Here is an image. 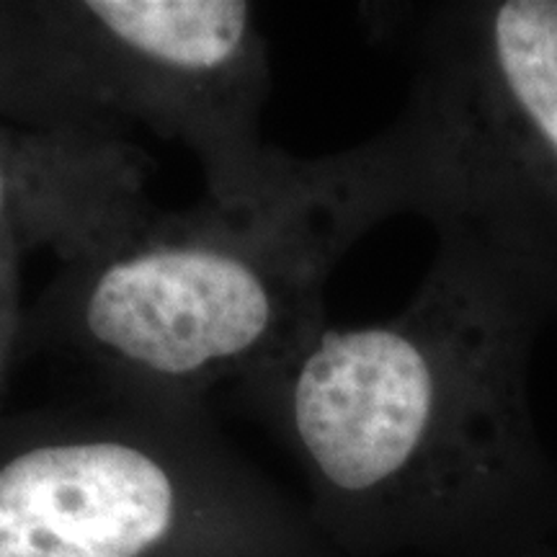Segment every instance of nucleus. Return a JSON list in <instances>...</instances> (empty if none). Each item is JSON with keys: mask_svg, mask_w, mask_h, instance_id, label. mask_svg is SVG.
I'll list each match as a JSON object with an SVG mask.
<instances>
[{"mask_svg": "<svg viewBox=\"0 0 557 557\" xmlns=\"http://www.w3.org/2000/svg\"><path fill=\"white\" fill-rule=\"evenodd\" d=\"M148 158L124 137L45 129L0 145V225L65 261L120 238L156 212Z\"/></svg>", "mask_w": 557, "mask_h": 557, "instance_id": "nucleus-6", "label": "nucleus"}, {"mask_svg": "<svg viewBox=\"0 0 557 557\" xmlns=\"http://www.w3.org/2000/svg\"><path fill=\"white\" fill-rule=\"evenodd\" d=\"M408 11L406 109L357 145L387 218L462 230L557 284V0Z\"/></svg>", "mask_w": 557, "mask_h": 557, "instance_id": "nucleus-3", "label": "nucleus"}, {"mask_svg": "<svg viewBox=\"0 0 557 557\" xmlns=\"http://www.w3.org/2000/svg\"><path fill=\"white\" fill-rule=\"evenodd\" d=\"M557 284L438 230L410 302L323 325L243 395L297 459L308 517L344 557H542L557 468L529 406Z\"/></svg>", "mask_w": 557, "mask_h": 557, "instance_id": "nucleus-1", "label": "nucleus"}, {"mask_svg": "<svg viewBox=\"0 0 557 557\" xmlns=\"http://www.w3.org/2000/svg\"><path fill=\"white\" fill-rule=\"evenodd\" d=\"M542 557H557V555H547V553H545V555H542Z\"/></svg>", "mask_w": 557, "mask_h": 557, "instance_id": "nucleus-7", "label": "nucleus"}, {"mask_svg": "<svg viewBox=\"0 0 557 557\" xmlns=\"http://www.w3.org/2000/svg\"><path fill=\"white\" fill-rule=\"evenodd\" d=\"M0 557H344L205 408L114 398L0 459Z\"/></svg>", "mask_w": 557, "mask_h": 557, "instance_id": "nucleus-4", "label": "nucleus"}, {"mask_svg": "<svg viewBox=\"0 0 557 557\" xmlns=\"http://www.w3.org/2000/svg\"><path fill=\"white\" fill-rule=\"evenodd\" d=\"M382 214L344 152L297 158L246 205L156 209L62 263L45 329L114 398L199 408L259 377L329 325L325 284Z\"/></svg>", "mask_w": 557, "mask_h": 557, "instance_id": "nucleus-2", "label": "nucleus"}, {"mask_svg": "<svg viewBox=\"0 0 557 557\" xmlns=\"http://www.w3.org/2000/svg\"><path fill=\"white\" fill-rule=\"evenodd\" d=\"M26 62L60 129L124 124L194 152L207 199L274 194L297 156L267 145L269 41L240 0H70L32 11Z\"/></svg>", "mask_w": 557, "mask_h": 557, "instance_id": "nucleus-5", "label": "nucleus"}]
</instances>
